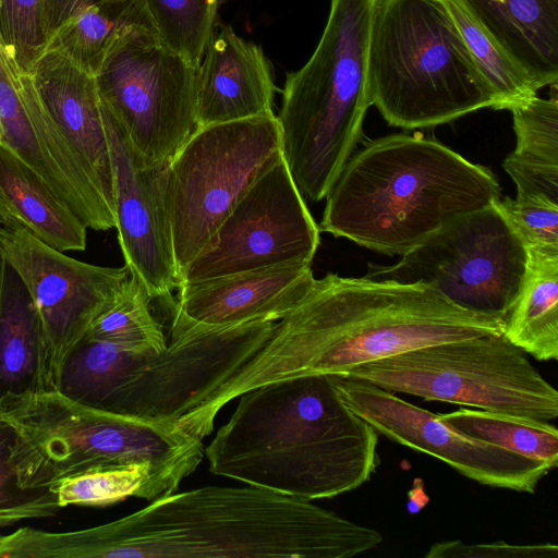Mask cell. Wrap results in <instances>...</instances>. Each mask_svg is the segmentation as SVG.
Listing matches in <instances>:
<instances>
[{"label": "cell", "instance_id": "9c48e42d", "mask_svg": "<svg viewBox=\"0 0 558 558\" xmlns=\"http://www.w3.org/2000/svg\"><path fill=\"white\" fill-rule=\"evenodd\" d=\"M348 377L428 401L549 422L558 392L504 333L440 342L379 359Z\"/></svg>", "mask_w": 558, "mask_h": 558}, {"label": "cell", "instance_id": "ffe728a7", "mask_svg": "<svg viewBox=\"0 0 558 558\" xmlns=\"http://www.w3.org/2000/svg\"><path fill=\"white\" fill-rule=\"evenodd\" d=\"M32 73L50 116L94 170L114 207L105 104L95 75L54 51L44 52Z\"/></svg>", "mask_w": 558, "mask_h": 558}, {"label": "cell", "instance_id": "7a4b0ae2", "mask_svg": "<svg viewBox=\"0 0 558 558\" xmlns=\"http://www.w3.org/2000/svg\"><path fill=\"white\" fill-rule=\"evenodd\" d=\"M383 536L310 500L244 486L171 493L118 520L58 532L62 558H349Z\"/></svg>", "mask_w": 558, "mask_h": 558}, {"label": "cell", "instance_id": "8992f818", "mask_svg": "<svg viewBox=\"0 0 558 558\" xmlns=\"http://www.w3.org/2000/svg\"><path fill=\"white\" fill-rule=\"evenodd\" d=\"M377 0H330L307 62L288 72L277 116L283 159L304 198L327 197L372 106L368 49Z\"/></svg>", "mask_w": 558, "mask_h": 558}, {"label": "cell", "instance_id": "4fadbf2b", "mask_svg": "<svg viewBox=\"0 0 558 558\" xmlns=\"http://www.w3.org/2000/svg\"><path fill=\"white\" fill-rule=\"evenodd\" d=\"M319 231L282 156L187 264L180 284L283 264L312 265Z\"/></svg>", "mask_w": 558, "mask_h": 558}, {"label": "cell", "instance_id": "2e32d148", "mask_svg": "<svg viewBox=\"0 0 558 558\" xmlns=\"http://www.w3.org/2000/svg\"><path fill=\"white\" fill-rule=\"evenodd\" d=\"M335 383L347 405L378 434L433 456L480 484L534 493L551 470L542 461L469 437L395 392L341 375H335Z\"/></svg>", "mask_w": 558, "mask_h": 558}, {"label": "cell", "instance_id": "52a82bcc", "mask_svg": "<svg viewBox=\"0 0 558 558\" xmlns=\"http://www.w3.org/2000/svg\"><path fill=\"white\" fill-rule=\"evenodd\" d=\"M0 416L15 432L12 460L24 487L95 469L147 463L175 490L204 458L203 440L175 421L97 410L57 390L9 395Z\"/></svg>", "mask_w": 558, "mask_h": 558}, {"label": "cell", "instance_id": "8fae6325", "mask_svg": "<svg viewBox=\"0 0 558 558\" xmlns=\"http://www.w3.org/2000/svg\"><path fill=\"white\" fill-rule=\"evenodd\" d=\"M496 202L449 222L393 265L369 263L364 277L427 284L505 325L523 287L530 254Z\"/></svg>", "mask_w": 558, "mask_h": 558}, {"label": "cell", "instance_id": "5bb4252c", "mask_svg": "<svg viewBox=\"0 0 558 558\" xmlns=\"http://www.w3.org/2000/svg\"><path fill=\"white\" fill-rule=\"evenodd\" d=\"M0 259L27 289L40 317L51 390L61 364L93 320L118 296L130 271L74 259L45 244L9 217L0 227Z\"/></svg>", "mask_w": 558, "mask_h": 558}, {"label": "cell", "instance_id": "cb8c5ba5", "mask_svg": "<svg viewBox=\"0 0 558 558\" xmlns=\"http://www.w3.org/2000/svg\"><path fill=\"white\" fill-rule=\"evenodd\" d=\"M0 199L9 217L60 252H83L87 227L28 166L0 145Z\"/></svg>", "mask_w": 558, "mask_h": 558}, {"label": "cell", "instance_id": "1f68e13d", "mask_svg": "<svg viewBox=\"0 0 558 558\" xmlns=\"http://www.w3.org/2000/svg\"><path fill=\"white\" fill-rule=\"evenodd\" d=\"M14 442V429L0 416V527L26 520L50 518L61 509L51 486L21 485L12 460Z\"/></svg>", "mask_w": 558, "mask_h": 558}, {"label": "cell", "instance_id": "e0dca14e", "mask_svg": "<svg viewBox=\"0 0 558 558\" xmlns=\"http://www.w3.org/2000/svg\"><path fill=\"white\" fill-rule=\"evenodd\" d=\"M104 118L113 170L114 228L125 266L151 300L169 299L180 286L165 203L170 161L143 155L106 104Z\"/></svg>", "mask_w": 558, "mask_h": 558}, {"label": "cell", "instance_id": "3957f363", "mask_svg": "<svg viewBox=\"0 0 558 558\" xmlns=\"http://www.w3.org/2000/svg\"><path fill=\"white\" fill-rule=\"evenodd\" d=\"M378 433L343 401L335 375L269 383L239 397L204 448L209 471L317 500L354 490L379 464Z\"/></svg>", "mask_w": 558, "mask_h": 558}, {"label": "cell", "instance_id": "f1b7e54d", "mask_svg": "<svg viewBox=\"0 0 558 558\" xmlns=\"http://www.w3.org/2000/svg\"><path fill=\"white\" fill-rule=\"evenodd\" d=\"M150 301L145 288L130 275L116 300L93 320L84 338L142 352L165 350L168 341L150 311Z\"/></svg>", "mask_w": 558, "mask_h": 558}, {"label": "cell", "instance_id": "e575fe53", "mask_svg": "<svg viewBox=\"0 0 558 558\" xmlns=\"http://www.w3.org/2000/svg\"><path fill=\"white\" fill-rule=\"evenodd\" d=\"M555 544L512 545L506 542L464 544L461 541L435 543L426 558H556Z\"/></svg>", "mask_w": 558, "mask_h": 558}, {"label": "cell", "instance_id": "83f0119b", "mask_svg": "<svg viewBox=\"0 0 558 558\" xmlns=\"http://www.w3.org/2000/svg\"><path fill=\"white\" fill-rule=\"evenodd\" d=\"M61 508L105 507L129 497L155 500L175 489L147 463L95 469L66 476L51 485Z\"/></svg>", "mask_w": 558, "mask_h": 558}, {"label": "cell", "instance_id": "d590c367", "mask_svg": "<svg viewBox=\"0 0 558 558\" xmlns=\"http://www.w3.org/2000/svg\"><path fill=\"white\" fill-rule=\"evenodd\" d=\"M9 219V214L0 199V227Z\"/></svg>", "mask_w": 558, "mask_h": 558}, {"label": "cell", "instance_id": "9a60e30c", "mask_svg": "<svg viewBox=\"0 0 558 558\" xmlns=\"http://www.w3.org/2000/svg\"><path fill=\"white\" fill-rule=\"evenodd\" d=\"M0 145L37 173L93 230L116 227L96 173L50 116L33 73L0 49Z\"/></svg>", "mask_w": 558, "mask_h": 558}, {"label": "cell", "instance_id": "4316f807", "mask_svg": "<svg viewBox=\"0 0 558 558\" xmlns=\"http://www.w3.org/2000/svg\"><path fill=\"white\" fill-rule=\"evenodd\" d=\"M438 417L469 437L542 461L551 469L557 466L558 430L549 422L466 408Z\"/></svg>", "mask_w": 558, "mask_h": 558}, {"label": "cell", "instance_id": "30bf717a", "mask_svg": "<svg viewBox=\"0 0 558 558\" xmlns=\"http://www.w3.org/2000/svg\"><path fill=\"white\" fill-rule=\"evenodd\" d=\"M282 157L277 116L197 128L169 162L165 203L179 278L253 183Z\"/></svg>", "mask_w": 558, "mask_h": 558}, {"label": "cell", "instance_id": "f546056e", "mask_svg": "<svg viewBox=\"0 0 558 558\" xmlns=\"http://www.w3.org/2000/svg\"><path fill=\"white\" fill-rule=\"evenodd\" d=\"M488 86L495 110H511L537 95L526 74L507 57L456 0H441Z\"/></svg>", "mask_w": 558, "mask_h": 558}, {"label": "cell", "instance_id": "5b68a950", "mask_svg": "<svg viewBox=\"0 0 558 558\" xmlns=\"http://www.w3.org/2000/svg\"><path fill=\"white\" fill-rule=\"evenodd\" d=\"M277 322L170 331L160 352L84 338L66 355L54 390L81 404L153 421H177L241 368Z\"/></svg>", "mask_w": 558, "mask_h": 558}, {"label": "cell", "instance_id": "6da1fadb", "mask_svg": "<svg viewBox=\"0 0 558 558\" xmlns=\"http://www.w3.org/2000/svg\"><path fill=\"white\" fill-rule=\"evenodd\" d=\"M504 333L496 317L466 310L424 283L314 278L265 344L185 414L201 435L229 402L259 386L304 375H347L369 362L424 345Z\"/></svg>", "mask_w": 558, "mask_h": 558}, {"label": "cell", "instance_id": "d6a6232c", "mask_svg": "<svg viewBox=\"0 0 558 558\" xmlns=\"http://www.w3.org/2000/svg\"><path fill=\"white\" fill-rule=\"evenodd\" d=\"M0 31L20 66L32 73L46 49L43 0H0Z\"/></svg>", "mask_w": 558, "mask_h": 558}, {"label": "cell", "instance_id": "7c38bea8", "mask_svg": "<svg viewBox=\"0 0 558 558\" xmlns=\"http://www.w3.org/2000/svg\"><path fill=\"white\" fill-rule=\"evenodd\" d=\"M95 77L104 102L143 155L170 161L196 130L197 68L156 35L123 39Z\"/></svg>", "mask_w": 558, "mask_h": 558}, {"label": "cell", "instance_id": "ba28073f", "mask_svg": "<svg viewBox=\"0 0 558 558\" xmlns=\"http://www.w3.org/2000/svg\"><path fill=\"white\" fill-rule=\"evenodd\" d=\"M368 88L372 106L404 130L434 128L495 105L441 0H377Z\"/></svg>", "mask_w": 558, "mask_h": 558}, {"label": "cell", "instance_id": "44dd1931", "mask_svg": "<svg viewBox=\"0 0 558 558\" xmlns=\"http://www.w3.org/2000/svg\"><path fill=\"white\" fill-rule=\"evenodd\" d=\"M46 51L96 74L108 53L133 35H156L143 0H43Z\"/></svg>", "mask_w": 558, "mask_h": 558}, {"label": "cell", "instance_id": "7402d4cb", "mask_svg": "<svg viewBox=\"0 0 558 558\" xmlns=\"http://www.w3.org/2000/svg\"><path fill=\"white\" fill-rule=\"evenodd\" d=\"M538 90L558 81V0H456Z\"/></svg>", "mask_w": 558, "mask_h": 558}, {"label": "cell", "instance_id": "603a6c76", "mask_svg": "<svg viewBox=\"0 0 558 558\" xmlns=\"http://www.w3.org/2000/svg\"><path fill=\"white\" fill-rule=\"evenodd\" d=\"M51 390L45 333L15 270L0 259V399Z\"/></svg>", "mask_w": 558, "mask_h": 558}, {"label": "cell", "instance_id": "277c9868", "mask_svg": "<svg viewBox=\"0 0 558 558\" xmlns=\"http://www.w3.org/2000/svg\"><path fill=\"white\" fill-rule=\"evenodd\" d=\"M501 197L495 174L433 138L391 134L353 153L327 195L319 230L403 255Z\"/></svg>", "mask_w": 558, "mask_h": 558}, {"label": "cell", "instance_id": "d6986e66", "mask_svg": "<svg viewBox=\"0 0 558 558\" xmlns=\"http://www.w3.org/2000/svg\"><path fill=\"white\" fill-rule=\"evenodd\" d=\"M277 90L262 48L217 22L197 68L196 129L274 114Z\"/></svg>", "mask_w": 558, "mask_h": 558}, {"label": "cell", "instance_id": "836d02e7", "mask_svg": "<svg viewBox=\"0 0 558 558\" xmlns=\"http://www.w3.org/2000/svg\"><path fill=\"white\" fill-rule=\"evenodd\" d=\"M496 203L529 251L558 255L557 203L529 196H506Z\"/></svg>", "mask_w": 558, "mask_h": 558}, {"label": "cell", "instance_id": "4dcf8cb0", "mask_svg": "<svg viewBox=\"0 0 558 558\" xmlns=\"http://www.w3.org/2000/svg\"><path fill=\"white\" fill-rule=\"evenodd\" d=\"M158 40L198 68L217 23L218 0H143Z\"/></svg>", "mask_w": 558, "mask_h": 558}, {"label": "cell", "instance_id": "484cf974", "mask_svg": "<svg viewBox=\"0 0 558 558\" xmlns=\"http://www.w3.org/2000/svg\"><path fill=\"white\" fill-rule=\"evenodd\" d=\"M527 274L504 336L538 361L558 359V255L529 251Z\"/></svg>", "mask_w": 558, "mask_h": 558}, {"label": "cell", "instance_id": "d4e9b609", "mask_svg": "<svg viewBox=\"0 0 558 558\" xmlns=\"http://www.w3.org/2000/svg\"><path fill=\"white\" fill-rule=\"evenodd\" d=\"M551 88V98L536 95L510 110L517 144L502 167L517 186V196L558 204L557 84Z\"/></svg>", "mask_w": 558, "mask_h": 558}, {"label": "cell", "instance_id": "ac0fdd59", "mask_svg": "<svg viewBox=\"0 0 558 558\" xmlns=\"http://www.w3.org/2000/svg\"><path fill=\"white\" fill-rule=\"evenodd\" d=\"M311 266L283 264L182 283L170 331L280 320L308 291Z\"/></svg>", "mask_w": 558, "mask_h": 558}]
</instances>
